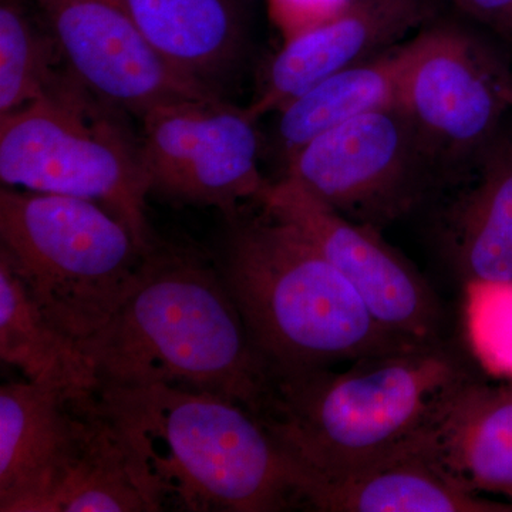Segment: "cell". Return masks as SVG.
Here are the masks:
<instances>
[{"mask_svg": "<svg viewBox=\"0 0 512 512\" xmlns=\"http://www.w3.org/2000/svg\"><path fill=\"white\" fill-rule=\"evenodd\" d=\"M42 512H156L97 396L82 447Z\"/></svg>", "mask_w": 512, "mask_h": 512, "instance_id": "ffe728a7", "label": "cell"}, {"mask_svg": "<svg viewBox=\"0 0 512 512\" xmlns=\"http://www.w3.org/2000/svg\"><path fill=\"white\" fill-rule=\"evenodd\" d=\"M258 204L295 225L348 279L384 328L412 342H439L436 296L379 231L348 220L285 177L269 185Z\"/></svg>", "mask_w": 512, "mask_h": 512, "instance_id": "8fae6325", "label": "cell"}, {"mask_svg": "<svg viewBox=\"0 0 512 512\" xmlns=\"http://www.w3.org/2000/svg\"><path fill=\"white\" fill-rule=\"evenodd\" d=\"M0 241L40 309L82 348L109 322L150 251L96 202L6 185Z\"/></svg>", "mask_w": 512, "mask_h": 512, "instance_id": "8992f818", "label": "cell"}, {"mask_svg": "<svg viewBox=\"0 0 512 512\" xmlns=\"http://www.w3.org/2000/svg\"><path fill=\"white\" fill-rule=\"evenodd\" d=\"M450 181L443 232L458 271L467 282L512 281V133L503 128Z\"/></svg>", "mask_w": 512, "mask_h": 512, "instance_id": "9a60e30c", "label": "cell"}, {"mask_svg": "<svg viewBox=\"0 0 512 512\" xmlns=\"http://www.w3.org/2000/svg\"><path fill=\"white\" fill-rule=\"evenodd\" d=\"M174 69L221 93L244 60L251 0H120Z\"/></svg>", "mask_w": 512, "mask_h": 512, "instance_id": "e0dca14e", "label": "cell"}, {"mask_svg": "<svg viewBox=\"0 0 512 512\" xmlns=\"http://www.w3.org/2000/svg\"><path fill=\"white\" fill-rule=\"evenodd\" d=\"M436 10V0H348L328 19L289 37L248 110L258 120L278 113L326 77L404 42L433 22Z\"/></svg>", "mask_w": 512, "mask_h": 512, "instance_id": "4fadbf2b", "label": "cell"}, {"mask_svg": "<svg viewBox=\"0 0 512 512\" xmlns=\"http://www.w3.org/2000/svg\"><path fill=\"white\" fill-rule=\"evenodd\" d=\"M299 495L302 508L320 512H512V501L471 493L413 448L355 470L302 477Z\"/></svg>", "mask_w": 512, "mask_h": 512, "instance_id": "2e32d148", "label": "cell"}, {"mask_svg": "<svg viewBox=\"0 0 512 512\" xmlns=\"http://www.w3.org/2000/svg\"><path fill=\"white\" fill-rule=\"evenodd\" d=\"M140 120L151 192L217 208L231 221L271 185L259 170L262 136L248 107L207 97L157 107Z\"/></svg>", "mask_w": 512, "mask_h": 512, "instance_id": "9c48e42d", "label": "cell"}, {"mask_svg": "<svg viewBox=\"0 0 512 512\" xmlns=\"http://www.w3.org/2000/svg\"><path fill=\"white\" fill-rule=\"evenodd\" d=\"M126 116L64 70L40 99L0 117L2 184L96 202L148 251L150 178Z\"/></svg>", "mask_w": 512, "mask_h": 512, "instance_id": "5b68a950", "label": "cell"}, {"mask_svg": "<svg viewBox=\"0 0 512 512\" xmlns=\"http://www.w3.org/2000/svg\"><path fill=\"white\" fill-rule=\"evenodd\" d=\"M466 312L480 362L495 375H512V281L467 282Z\"/></svg>", "mask_w": 512, "mask_h": 512, "instance_id": "7402d4cb", "label": "cell"}, {"mask_svg": "<svg viewBox=\"0 0 512 512\" xmlns=\"http://www.w3.org/2000/svg\"><path fill=\"white\" fill-rule=\"evenodd\" d=\"M96 396L154 511L302 507L298 468L242 404L167 384L100 387Z\"/></svg>", "mask_w": 512, "mask_h": 512, "instance_id": "7a4b0ae2", "label": "cell"}, {"mask_svg": "<svg viewBox=\"0 0 512 512\" xmlns=\"http://www.w3.org/2000/svg\"><path fill=\"white\" fill-rule=\"evenodd\" d=\"M512 114V113H511Z\"/></svg>", "mask_w": 512, "mask_h": 512, "instance_id": "cb8c5ba5", "label": "cell"}, {"mask_svg": "<svg viewBox=\"0 0 512 512\" xmlns=\"http://www.w3.org/2000/svg\"><path fill=\"white\" fill-rule=\"evenodd\" d=\"M228 222L218 268L269 372L330 369L427 345L384 328L295 225L262 207L258 217Z\"/></svg>", "mask_w": 512, "mask_h": 512, "instance_id": "277c9868", "label": "cell"}, {"mask_svg": "<svg viewBox=\"0 0 512 512\" xmlns=\"http://www.w3.org/2000/svg\"><path fill=\"white\" fill-rule=\"evenodd\" d=\"M59 46L20 0L0 5V117L40 99L64 72ZM64 62V60H63Z\"/></svg>", "mask_w": 512, "mask_h": 512, "instance_id": "44dd1931", "label": "cell"}, {"mask_svg": "<svg viewBox=\"0 0 512 512\" xmlns=\"http://www.w3.org/2000/svg\"><path fill=\"white\" fill-rule=\"evenodd\" d=\"M288 180L348 220L380 231L446 181L399 106L333 128L286 163Z\"/></svg>", "mask_w": 512, "mask_h": 512, "instance_id": "ba28073f", "label": "cell"}, {"mask_svg": "<svg viewBox=\"0 0 512 512\" xmlns=\"http://www.w3.org/2000/svg\"><path fill=\"white\" fill-rule=\"evenodd\" d=\"M96 390L72 394L32 382L0 389V511L42 512L82 447Z\"/></svg>", "mask_w": 512, "mask_h": 512, "instance_id": "7c38bea8", "label": "cell"}, {"mask_svg": "<svg viewBox=\"0 0 512 512\" xmlns=\"http://www.w3.org/2000/svg\"><path fill=\"white\" fill-rule=\"evenodd\" d=\"M0 357L28 382L72 394L92 393L97 379L82 346L37 305L0 254Z\"/></svg>", "mask_w": 512, "mask_h": 512, "instance_id": "d6986e66", "label": "cell"}, {"mask_svg": "<svg viewBox=\"0 0 512 512\" xmlns=\"http://www.w3.org/2000/svg\"><path fill=\"white\" fill-rule=\"evenodd\" d=\"M470 379L440 343L365 357L342 373L269 372L258 417L305 476H330L412 447Z\"/></svg>", "mask_w": 512, "mask_h": 512, "instance_id": "3957f363", "label": "cell"}, {"mask_svg": "<svg viewBox=\"0 0 512 512\" xmlns=\"http://www.w3.org/2000/svg\"><path fill=\"white\" fill-rule=\"evenodd\" d=\"M404 45L406 40L326 77L279 110L274 141L285 163L333 128L370 111L399 106Z\"/></svg>", "mask_w": 512, "mask_h": 512, "instance_id": "ac0fdd59", "label": "cell"}, {"mask_svg": "<svg viewBox=\"0 0 512 512\" xmlns=\"http://www.w3.org/2000/svg\"><path fill=\"white\" fill-rule=\"evenodd\" d=\"M399 107L448 181L503 130L512 72L470 30L433 20L404 45Z\"/></svg>", "mask_w": 512, "mask_h": 512, "instance_id": "52a82bcc", "label": "cell"}, {"mask_svg": "<svg viewBox=\"0 0 512 512\" xmlns=\"http://www.w3.org/2000/svg\"><path fill=\"white\" fill-rule=\"evenodd\" d=\"M461 13L487 28L512 36V0H451Z\"/></svg>", "mask_w": 512, "mask_h": 512, "instance_id": "603a6c76", "label": "cell"}, {"mask_svg": "<svg viewBox=\"0 0 512 512\" xmlns=\"http://www.w3.org/2000/svg\"><path fill=\"white\" fill-rule=\"evenodd\" d=\"M83 350L97 389L167 384L217 394L256 416L268 382L218 264L158 242Z\"/></svg>", "mask_w": 512, "mask_h": 512, "instance_id": "6da1fadb", "label": "cell"}, {"mask_svg": "<svg viewBox=\"0 0 512 512\" xmlns=\"http://www.w3.org/2000/svg\"><path fill=\"white\" fill-rule=\"evenodd\" d=\"M64 66L90 92L131 116L177 101L220 97L174 69L120 0H37Z\"/></svg>", "mask_w": 512, "mask_h": 512, "instance_id": "30bf717a", "label": "cell"}, {"mask_svg": "<svg viewBox=\"0 0 512 512\" xmlns=\"http://www.w3.org/2000/svg\"><path fill=\"white\" fill-rule=\"evenodd\" d=\"M412 448L471 493L512 501V390L470 377L444 400Z\"/></svg>", "mask_w": 512, "mask_h": 512, "instance_id": "5bb4252c", "label": "cell"}]
</instances>
